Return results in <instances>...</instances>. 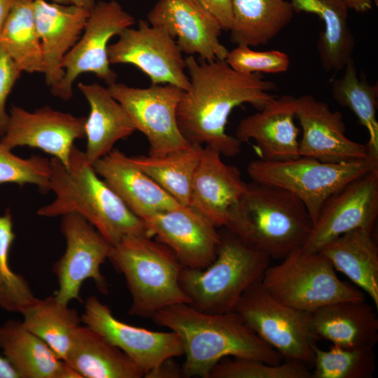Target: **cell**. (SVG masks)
I'll list each match as a JSON object with an SVG mask.
<instances>
[{
	"label": "cell",
	"mask_w": 378,
	"mask_h": 378,
	"mask_svg": "<svg viewBox=\"0 0 378 378\" xmlns=\"http://www.w3.org/2000/svg\"><path fill=\"white\" fill-rule=\"evenodd\" d=\"M66 363L81 378H141L142 370L121 349L88 326L74 331Z\"/></svg>",
	"instance_id": "cell-27"
},
{
	"label": "cell",
	"mask_w": 378,
	"mask_h": 378,
	"mask_svg": "<svg viewBox=\"0 0 378 378\" xmlns=\"http://www.w3.org/2000/svg\"><path fill=\"white\" fill-rule=\"evenodd\" d=\"M81 323L125 353L147 374L166 360L183 355L181 339L174 331L150 330L115 318L109 307L95 295L88 297Z\"/></svg>",
	"instance_id": "cell-14"
},
{
	"label": "cell",
	"mask_w": 378,
	"mask_h": 378,
	"mask_svg": "<svg viewBox=\"0 0 378 378\" xmlns=\"http://www.w3.org/2000/svg\"><path fill=\"white\" fill-rule=\"evenodd\" d=\"M372 1L375 2L376 5L378 4V0H372Z\"/></svg>",
	"instance_id": "cell-47"
},
{
	"label": "cell",
	"mask_w": 378,
	"mask_h": 378,
	"mask_svg": "<svg viewBox=\"0 0 378 378\" xmlns=\"http://www.w3.org/2000/svg\"><path fill=\"white\" fill-rule=\"evenodd\" d=\"M151 318L181 339L185 377L206 378L212 368L225 357L262 360L276 364L282 356L265 342L236 312L214 314L189 304L162 308Z\"/></svg>",
	"instance_id": "cell-2"
},
{
	"label": "cell",
	"mask_w": 378,
	"mask_h": 378,
	"mask_svg": "<svg viewBox=\"0 0 378 378\" xmlns=\"http://www.w3.org/2000/svg\"><path fill=\"white\" fill-rule=\"evenodd\" d=\"M21 314L23 325L64 360L74 332L82 324L78 311L69 304L61 302L53 295L43 299L36 298Z\"/></svg>",
	"instance_id": "cell-31"
},
{
	"label": "cell",
	"mask_w": 378,
	"mask_h": 378,
	"mask_svg": "<svg viewBox=\"0 0 378 378\" xmlns=\"http://www.w3.org/2000/svg\"><path fill=\"white\" fill-rule=\"evenodd\" d=\"M349 9L356 12L365 13L370 10L372 7V0H341Z\"/></svg>",
	"instance_id": "cell-43"
},
{
	"label": "cell",
	"mask_w": 378,
	"mask_h": 378,
	"mask_svg": "<svg viewBox=\"0 0 378 378\" xmlns=\"http://www.w3.org/2000/svg\"><path fill=\"white\" fill-rule=\"evenodd\" d=\"M173 358L166 360L155 371L147 374L145 378H180L183 377L182 368L179 367Z\"/></svg>",
	"instance_id": "cell-42"
},
{
	"label": "cell",
	"mask_w": 378,
	"mask_h": 378,
	"mask_svg": "<svg viewBox=\"0 0 378 378\" xmlns=\"http://www.w3.org/2000/svg\"><path fill=\"white\" fill-rule=\"evenodd\" d=\"M111 64H132L145 74L151 85L169 84L183 90L190 85L186 60L175 39L163 28L140 20L137 28L128 27L108 45Z\"/></svg>",
	"instance_id": "cell-13"
},
{
	"label": "cell",
	"mask_w": 378,
	"mask_h": 378,
	"mask_svg": "<svg viewBox=\"0 0 378 378\" xmlns=\"http://www.w3.org/2000/svg\"><path fill=\"white\" fill-rule=\"evenodd\" d=\"M297 97H275L262 109L241 119L235 137L241 142L253 140L258 159L279 161L300 157L295 118Z\"/></svg>",
	"instance_id": "cell-20"
},
{
	"label": "cell",
	"mask_w": 378,
	"mask_h": 378,
	"mask_svg": "<svg viewBox=\"0 0 378 378\" xmlns=\"http://www.w3.org/2000/svg\"><path fill=\"white\" fill-rule=\"evenodd\" d=\"M378 169L372 159L346 162H324L300 156L266 161L257 159L247 166L251 181L282 188L298 197L305 206L313 225L327 199L351 181Z\"/></svg>",
	"instance_id": "cell-8"
},
{
	"label": "cell",
	"mask_w": 378,
	"mask_h": 378,
	"mask_svg": "<svg viewBox=\"0 0 378 378\" xmlns=\"http://www.w3.org/2000/svg\"><path fill=\"white\" fill-rule=\"evenodd\" d=\"M318 339L347 348L374 349L378 341V318L372 307L362 300H344L311 312Z\"/></svg>",
	"instance_id": "cell-24"
},
{
	"label": "cell",
	"mask_w": 378,
	"mask_h": 378,
	"mask_svg": "<svg viewBox=\"0 0 378 378\" xmlns=\"http://www.w3.org/2000/svg\"><path fill=\"white\" fill-rule=\"evenodd\" d=\"M62 217L60 228L66 246L52 266L58 285L54 295L64 304L79 300L82 285L88 279L94 281L101 293L108 294V285L100 268L112 245L78 214Z\"/></svg>",
	"instance_id": "cell-12"
},
{
	"label": "cell",
	"mask_w": 378,
	"mask_h": 378,
	"mask_svg": "<svg viewBox=\"0 0 378 378\" xmlns=\"http://www.w3.org/2000/svg\"><path fill=\"white\" fill-rule=\"evenodd\" d=\"M52 2L62 5H74L91 10L96 4L95 0H51Z\"/></svg>",
	"instance_id": "cell-45"
},
{
	"label": "cell",
	"mask_w": 378,
	"mask_h": 378,
	"mask_svg": "<svg viewBox=\"0 0 378 378\" xmlns=\"http://www.w3.org/2000/svg\"><path fill=\"white\" fill-rule=\"evenodd\" d=\"M296 102L295 117L302 130L300 156L331 163L374 160L367 145L346 136L340 112L332 111L326 102L311 94L297 97Z\"/></svg>",
	"instance_id": "cell-18"
},
{
	"label": "cell",
	"mask_w": 378,
	"mask_h": 378,
	"mask_svg": "<svg viewBox=\"0 0 378 378\" xmlns=\"http://www.w3.org/2000/svg\"><path fill=\"white\" fill-rule=\"evenodd\" d=\"M260 281L279 301L310 313L340 301L364 300L358 289L338 277L322 253L301 248L291 251L280 263L270 265Z\"/></svg>",
	"instance_id": "cell-7"
},
{
	"label": "cell",
	"mask_w": 378,
	"mask_h": 378,
	"mask_svg": "<svg viewBox=\"0 0 378 378\" xmlns=\"http://www.w3.org/2000/svg\"><path fill=\"white\" fill-rule=\"evenodd\" d=\"M34 14L41 45L45 80L51 88L64 76L63 59L80 38L90 10L34 0Z\"/></svg>",
	"instance_id": "cell-22"
},
{
	"label": "cell",
	"mask_w": 378,
	"mask_h": 378,
	"mask_svg": "<svg viewBox=\"0 0 378 378\" xmlns=\"http://www.w3.org/2000/svg\"><path fill=\"white\" fill-rule=\"evenodd\" d=\"M270 260L224 228L215 260L202 270L183 267L180 285L194 308L214 314L232 312L243 293L262 279Z\"/></svg>",
	"instance_id": "cell-6"
},
{
	"label": "cell",
	"mask_w": 378,
	"mask_h": 378,
	"mask_svg": "<svg viewBox=\"0 0 378 378\" xmlns=\"http://www.w3.org/2000/svg\"><path fill=\"white\" fill-rule=\"evenodd\" d=\"M50 162V190L55 198L38 209V215L56 217L78 214L111 245L129 234L151 237L144 221L99 178L83 151L74 146L67 167L55 158Z\"/></svg>",
	"instance_id": "cell-3"
},
{
	"label": "cell",
	"mask_w": 378,
	"mask_h": 378,
	"mask_svg": "<svg viewBox=\"0 0 378 378\" xmlns=\"http://www.w3.org/2000/svg\"><path fill=\"white\" fill-rule=\"evenodd\" d=\"M50 162L46 158H22L13 154L0 140V184H33L43 192L50 190Z\"/></svg>",
	"instance_id": "cell-38"
},
{
	"label": "cell",
	"mask_w": 378,
	"mask_h": 378,
	"mask_svg": "<svg viewBox=\"0 0 378 378\" xmlns=\"http://www.w3.org/2000/svg\"><path fill=\"white\" fill-rule=\"evenodd\" d=\"M295 12L317 15L324 23L317 49L323 69L333 75L352 58L355 39L348 20V8L341 0H290Z\"/></svg>",
	"instance_id": "cell-29"
},
{
	"label": "cell",
	"mask_w": 378,
	"mask_h": 378,
	"mask_svg": "<svg viewBox=\"0 0 378 378\" xmlns=\"http://www.w3.org/2000/svg\"><path fill=\"white\" fill-rule=\"evenodd\" d=\"M190 85L177 107L178 127L190 145L210 147L225 157L241 151V143L225 132L232 111L243 104L262 109L276 97L270 93L276 84L262 74H244L225 60L197 62L186 59Z\"/></svg>",
	"instance_id": "cell-1"
},
{
	"label": "cell",
	"mask_w": 378,
	"mask_h": 378,
	"mask_svg": "<svg viewBox=\"0 0 378 378\" xmlns=\"http://www.w3.org/2000/svg\"><path fill=\"white\" fill-rule=\"evenodd\" d=\"M212 15L223 30L229 31L232 23V0H190Z\"/></svg>",
	"instance_id": "cell-41"
},
{
	"label": "cell",
	"mask_w": 378,
	"mask_h": 378,
	"mask_svg": "<svg viewBox=\"0 0 378 378\" xmlns=\"http://www.w3.org/2000/svg\"><path fill=\"white\" fill-rule=\"evenodd\" d=\"M313 223L304 204L290 192L251 181L228 214L224 228L271 258L302 248Z\"/></svg>",
	"instance_id": "cell-4"
},
{
	"label": "cell",
	"mask_w": 378,
	"mask_h": 378,
	"mask_svg": "<svg viewBox=\"0 0 378 378\" xmlns=\"http://www.w3.org/2000/svg\"><path fill=\"white\" fill-rule=\"evenodd\" d=\"M260 280L243 293L234 311L283 358L312 364L318 339L313 330L311 313L279 301Z\"/></svg>",
	"instance_id": "cell-9"
},
{
	"label": "cell",
	"mask_w": 378,
	"mask_h": 378,
	"mask_svg": "<svg viewBox=\"0 0 378 378\" xmlns=\"http://www.w3.org/2000/svg\"><path fill=\"white\" fill-rule=\"evenodd\" d=\"M22 71L0 45V136L7 128L9 114L6 111V102Z\"/></svg>",
	"instance_id": "cell-40"
},
{
	"label": "cell",
	"mask_w": 378,
	"mask_h": 378,
	"mask_svg": "<svg viewBox=\"0 0 378 378\" xmlns=\"http://www.w3.org/2000/svg\"><path fill=\"white\" fill-rule=\"evenodd\" d=\"M294 13L285 0H232L230 41L242 46L266 45L290 22Z\"/></svg>",
	"instance_id": "cell-30"
},
{
	"label": "cell",
	"mask_w": 378,
	"mask_h": 378,
	"mask_svg": "<svg viewBox=\"0 0 378 378\" xmlns=\"http://www.w3.org/2000/svg\"><path fill=\"white\" fill-rule=\"evenodd\" d=\"M312 378H371L375 372L374 349L315 347Z\"/></svg>",
	"instance_id": "cell-35"
},
{
	"label": "cell",
	"mask_w": 378,
	"mask_h": 378,
	"mask_svg": "<svg viewBox=\"0 0 378 378\" xmlns=\"http://www.w3.org/2000/svg\"><path fill=\"white\" fill-rule=\"evenodd\" d=\"M146 234H129L112 245L108 259L122 274L132 303L128 314L151 318L158 310L190 304L179 276L184 267L167 246Z\"/></svg>",
	"instance_id": "cell-5"
},
{
	"label": "cell",
	"mask_w": 378,
	"mask_h": 378,
	"mask_svg": "<svg viewBox=\"0 0 378 378\" xmlns=\"http://www.w3.org/2000/svg\"><path fill=\"white\" fill-rule=\"evenodd\" d=\"M377 216L378 169L351 181L327 199L301 248L317 253L346 232L372 230Z\"/></svg>",
	"instance_id": "cell-15"
},
{
	"label": "cell",
	"mask_w": 378,
	"mask_h": 378,
	"mask_svg": "<svg viewBox=\"0 0 378 378\" xmlns=\"http://www.w3.org/2000/svg\"><path fill=\"white\" fill-rule=\"evenodd\" d=\"M135 18L115 0L96 2L90 10L83 31L64 57L62 78L50 88L52 95L63 100L73 96V84L82 74L92 73L108 86L116 82L117 74L111 69L108 42L125 29L131 27Z\"/></svg>",
	"instance_id": "cell-10"
},
{
	"label": "cell",
	"mask_w": 378,
	"mask_h": 378,
	"mask_svg": "<svg viewBox=\"0 0 378 378\" xmlns=\"http://www.w3.org/2000/svg\"><path fill=\"white\" fill-rule=\"evenodd\" d=\"M142 220L150 235L169 248L184 267L202 270L215 260L220 232L191 206L180 205Z\"/></svg>",
	"instance_id": "cell-17"
},
{
	"label": "cell",
	"mask_w": 378,
	"mask_h": 378,
	"mask_svg": "<svg viewBox=\"0 0 378 378\" xmlns=\"http://www.w3.org/2000/svg\"><path fill=\"white\" fill-rule=\"evenodd\" d=\"M85 121L86 117H76L49 106L33 112L12 106L0 140L10 150L17 146L39 148L67 167L74 141L85 138Z\"/></svg>",
	"instance_id": "cell-16"
},
{
	"label": "cell",
	"mask_w": 378,
	"mask_h": 378,
	"mask_svg": "<svg viewBox=\"0 0 378 378\" xmlns=\"http://www.w3.org/2000/svg\"><path fill=\"white\" fill-rule=\"evenodd\" d=\"M342 71V76L332 82V96L339 104L349 108L365 127L369 135L366 145L372 158L378 161L377 85L358 76L353 58Z\"/></svg>",
	"instance_id": "cell-34"
},
{
	"label": "cell",
	"mask_w": 378,
	"mask_h": 378,
	"mask_svg": "<svg viewBox=\"0 0 378 378\" xmlns=\"http://www.w3.org/2000/svg\"><path fill=\"white\" fill-rule=\"evenodd\" d=\"M150 24L164 29L188 55L202 61L225 60L228 50L219 39L217 20L190 0H158L147 15Z\"/></svg>",
	"instance_id": "cell-19"
},
{
	"label": "cell",
	"mask_w": 378,
	"mask_h": 378,
	"mask_svg": "<svg viewBox=\"0 0 378 378\" xmlns=\"http://www.w3.org/2000/svg\"><path fill=\"white\" fill-rule=\"evenodd\" d=\"M14 0H0V40L4 22Z\"/></svg>",
	"instance_id": "cell-46"
},
{
	"label": "cell",
	"mask_w": 378,
	"mask_h": 378,
	"mask_svg": "<svg viewBox=\"0 0 378 378\" xmlns=\"http://www.w3.org/2000/svg\"><path fill=\"white\" fill-rule=\"evenodd\" d=\"M108 92L126 111L136 130L149 144L148 155L160 157L189 148L177 122V107L183 90L169 84L140 88L115 83Z\"/></svg>",
	"instance_id": "cell-11"
},
{
	"label": "cell",
	"mask_w": 378,
	"mask_h": 378,
	"mask_svg": "<svg viewBox=\"0 0 378 378\" xmlns=\"http://www.w3.org/2000/svg\"><path fill=\"white\" fill-rule=\"evenodd\" d=\"M0 45L22 72L43 74V53L35 24L34 0H14L4 24Z\"/></svg>",
	"instance_id": "cell-32"
},
{
	"label": "cell",
	"mask_w": 378,
	"mask_h": 378,
	"mask_svg": "<svg viewBox=\"0 0 378 378\" xmlns=\"http://www.w3.org/2000/svg\"><path fill=\"white\" fill-rule=\"evenodd\" d=\"M0 378H19L9 362L1 356H0Z\"/></svg>",
	"instance_id": "cell-44"
},
{
	"label": "cell",
	"mask_w": 378,
	"mask_h": 378,
	"mask_svg": "<svg viewBox=\"0 0 378 378\" xmlns=\"http://www.w3.org/2000/svg\"><path fill=\"white\" fill-rule=\"evenodd\" d=\"M0 349L19 378H81L22 321L0 325Z\"/></svg>",
	"instance_id": "cell-25"
},
{
	"label": "cell",
	"mask_w": 378,
	"mask_h": 378,
	"mask_svg": "<svg viewBox=\"0 0 378 378\" xmlns=\"http://www.w3.org/2000/svg\"><path fill=\"white\" fill-rule=\"evenodd\" d=\"M15 234L9 209L0 216V308L21 314L36 298L28 281L9 266V253Z\"/></svg>",
	"instance_id": "cell-36"
},
{
	"label": "cell",
	"mask_w": 378,
	"mask_h": 378,
	"mask_svg": "<svg viewBox=\"0 0 378 378\" xmlns=\"http://www.w3.org/2000/svg\"><path fill=\"white\" fill-rule=\"evenodd\" d=\"M78 88L88 102L90 113L85 121L87 139L85 155L93 164L108 154L119 140L136 130L122 106L99 83H78Z\"/></svg>",
	"instance_id": "cell-26"
},
{
	"label": "cell",
	"mask_w": 378,
	"mask_h": 378,
	"mask_svg": "<svg viewBox=\"0 0 378 378\" xmlns=\"http://www.w3.org/2000/svg\"><path fill=\"white\" fill-rule=\"evenodd\" d=\"M206 378H312L308 365L298 361L269 363L262 360L225 357L210 370Z\"/></svg>",
	"instance_id": "cell-37"
},
{
	"label": "cell",
	"mask_w": 378,
	"mask_h": 378,
	"mask_svg": "<svg viewBox=\"0 0 378 378\" xmlns=\"http://www.w3.org/2000/svg\"><path fill=\"white\" fill-rule=\"evenodd\" d=\"M372 230L358 228L333 239L319 252L336 271L366 293L378 308V247Z\"/></svg>",
	"instance_id": "cell-28"
},
{
	"label": "cell",
	"mask_w": 378,
	"mask_h": 378,
	"mask_svg": "<svg viewBox=\"0 0 378 378\" xmlns=\"http://www.w3.org/2000/svg\"><path fill=\"white\" fill-rule=\"evenodd\" d=\"M225 62L244 74H279L288 69V56L279 50L258 51L248 46H237L228 51Z\"/></svg>",
	"instance_id": "cell-39"
},
{
	"label": "cell",
	"mask_w": 378,
	"mask_h": 378,
	"mask_svg": "<svg viewBox=\"0 0 378 378\" xmlns=\"http://www.w3.org/2000/svg\"><path fill=\"white\" fill-rule=\"evenodd\" d=\"M202 146L160 157H131L132 162L181 205L188 206L191 183L200 161Z\"/></svg>",
	"instance_id": "cell-33"
},
{
	"label": "cell",
	"mask_w": 378,
	"mask_h": 378,
	"mask_svg": "<svg viewBox=\"0 0 378 378\" xmlns=\"http://www.w3.org/2000/svg\"><path fill=\"white\" fill-rule=\"evenodd\" d=\"M93 167L125 205L141 219L181 205L139 169L131 157L118 149H113L97 160Z\"/></svg>",
	"instance_id": "cell-23"
},
{
	"label": "cell",
	"mask_w": 378,
	"mask_h": 378,
	"mask_svg": "<svg viewBox=\"0 0 378 378\" xmlns=\"http://www.w3.org/2000/svg\"><path fill=\"white\" fill-rule=\"evenodd\" d=\"M221 156L214 148H203L193 175L188 205L217 227L225 226L230 209L247 187L240 171L225 164Z\"/></svg>",
	"instance_id": "cell-21"
}]
</instances>
